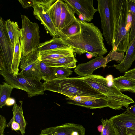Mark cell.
<instances>
[{"label":"cell","instance_id":"1","mask_svg":"<svg viewBox=\"0 0 135 135\" xmlns=\"http://www.w3.org/2000/svg\"><path fill=\"white\" fill-rule=\"evenodd\" d=\"M80 32L68 37L60 38L64 43L71 47L74 55L87 53L92 56H103L108 52L103 41L102 33L93 23L80 19Z\"/></svg>","mask_w":135,"mask_h":135},{"label":"cell","instance_id":"2","mask_svg":"<svg viewBox=\"0 0 135 135\" xmlns=\"http://www.w3.org/2000/svg\"><path fill=\"white\" fill-rule=\"evenodd\" d=\"M113 28L112 51L127 52L130 29L127 25L128 0H110Z\"/></svg>","mask_w":135,"mask_h":135},{"label":"cell","instance_id":"3","mask_svg":"<svg viewBox=\"0 0 135 135\" xmlns=\"http://www.w3.org/2000/svg\"><path fill=\"white\" fill-rule=\"evenodd\" d=\"M44 91H50L67 97L79 96L106 98L104 95L91 87L78 76L62 79L55 78L45 81Z\"/></svg>","mask_w":135,"mask_h":135},{"label":"cell","instance_id":"4","mask_svg":"<svg viewBox=\"0 0 135 135\" xmlns=\"http://www.w3.org/2000/svg\"><path fill=\"white\" fill-rule=\"evenodd\" d=\"M83 80L91 87L106 97L108 107L115 110L123 109L133 103V99L122 93L114 84L113 80L111 83L107 78L100 75L92 74L82 77Z\"/></svg>","mask_w":135,"mask_h":135},{"label":"cell","instance_id":"5","mask_svg":"<svg viewBox=\"0 0 135 135\" xmlns=\"http://www.w3.org/2000/svg\"><path fill=\"white\" fill-rule=\"evenodd\" d=\"M0 73L6 82L13 88L25 91L29 98L44 94L43 84L40 81L26 78L20 73L13 76L7 71L0 70Z\"/></svg>","mask_w":135,"mask_h":135},{"label":"cell","instance_id":"6","mask_svg":"<svg viewBox=\"0 0 135 135\" xmlns=\"http://www.w3.org/2000/svg\"><path fill=\"white\" fill-rule=\"evenodd\" d=\"M22 21V53L23 57L36 50L40 42L38 24L31 22L26 16L21 15Z\"/></svg>","mask_w":135,"mask_h":135},{"label":"cell","instance_id":"7","mask_svg":"<svg viewBox=\"0 0 135 135\" xmlns=\"http://www.w3.org/2000/svg\"><path fill=\"white\" fill-rule=\"evenodd\" d=\"M0 69L12 74L14 48L6 30L5 21L0 18Z\"/></svg>","mask_w":135,"mask_h":135},{"label":"cell","instance_id":"8","mask_svg":"<svg viewBox=\"0 0 135 135\" xmlns=\"http://www.w3.org/2000/svg\"><path fill=\"white\" fill-rule=\"evenodd\" d=\"M39 51L37 48L25 56L21 57L20 73L30 79L40 81L44 80L40 68Z\"/></svg>","mask_w":135,"mask_h":135},{"label":"cell","instance_id":"9","mask_svg":"<svg viewBox=\"0 0 135 135\" xmlns=\"http://www.w3.org/2000/svg\"><path fill=\"white\" fill-rule=\"evenodd\" d=\"M33 14L35 17L43 25L47 33L53 37H59L57 29L48 12L50 6L56 0H33Z\"/></svg>","mask_w":135,"mask_h":135},{"label":"cell","instance_id":"10","mask_svg":"<svg viewBox=\"0 0 135 135\" xmlns=\"http://www.w3.org/2000/svg\"><path fill=\"white\" fill-rule=\"evenodd\" d=\"M98 11L101 20L102 35L107 44L112 46L113 35L110 0H97Z\"/></svg>","mask_w":135,"mask_h":135},{"label":"cell","instance_id":"11","mask_svg":"<svg viewBox=\"0 0 135 135\" xmlns=\"http://www.w3.org/2000/svg\"><path fill=\"white\" fill-rule=\"evenodd\" d=\"M71 7L75 13L81 16V20L90 22L97 9L94 7L93 0H63Z\"/></svg>","mask_w":135,"mask_h":135},{"label":"cell","instance_id":"12","mask_svg":"<svg viewBox=\"0 0 135 135\" xmlns=\"http://www.w3.org/2000/svg\"><path fill=\"white\" fill-rule=\"evenodd\" d=\"M85 132L81 125L67 123L43 129L39 135H85Z\"/></svg>","mask_w":135,"mask_h":135},{"label":"cell","instance_id":"13","mask_svg":"<svg viewBox=\"0 0 135 135\" xmlns=\"http://www.w3.org/2000/svg\"><path fill=\"white\" fill-rule=\"evenodd\" d=\"M109 119L118 135H128L126 133L127 129L135 130V116L126 111Z\"/></svg>","mask_w":135,"mask_h":135},{"label":"cell","instance_id":"14","mask_svg":"<svg viewBox=\"0 0 135 135\" xmlns=\"http://www.w3.org/2000/svg\"><path fill=\"white\" fill-rule=\"evenodd\" d=\"M108 63L106 57L98 56L89 61L79 64L74 71L79 76L84 77L93 74V72L99 68H104Z\"/></svg>","mask_w":135,"mask_h":135},{"label":"cell","instance_id":"15","mask_svg":"<svg viewBox=\"0 0 135 135\" xmlns=\"http://www.w3.org/2000/svg\"><path fill=\"white\" fill-rule=\"evenodd\" d=\"M135 60V36L129 45L123 60L119 64H114L115 67L120 73L127 71Z\"/></svg>","mask_w":135,"mask_h":135},{"label":"cell","instance_id":"16","mask_svg":"<svg viewBox=\"0 0 135 135\" xmlns=\"http://www.w3.org/2000/svg\"><path fill=\"white\" fill-rule=\"evenodd\" d=\"M68 56H74L71 48L39 51V58L40 61H44Z\"/></svg>","mask_w":135,"mask_h":135},{"label":"cell","instance_id":"17","mask_svg":"<svg viewBox=\"0 0 135 135\" xmlns=\"http://www.w3.org/2000/svg\"><path fill=\"white\" fill-rule=\"evenodd\" d=\"M76 18L75 13L70 6L62 0L60 24L57 31L61 30L67 26Z\"/></svg>","mask_w":135,"mask_h":135},{"label":"cell","instance_id":"18","mask_svg":"<svg viewBox=\"0 0 135 135\" xmlns=\"http://www.w3.org/2000/svg\"><path fill=\"white\" fill-rule=\"evenodd\" d=\"M20 102L21 103L20 105H17L16 102L13 105L12 109L13 116L9 123L7 124V127H9L11 123L15 121L20 124V128L19 131L22 135H24L27 123L23 114L22 107V101H21Z\"/></svg>","mask_w":135,"mask_h":135},{"label":"cell","instance_id":"19","mask_svg":"<svg viewBox=\"0 0 135 135\" xmlns=\"http://www.w3.org/2000/svg\"><path fill=\"white\" fill-rule=\"evenodd\" d=\"M71 47L64 43L61 39L59 37H53L49 40L40 44L37 49L39 51L56 49H65Z\"/></svg>","mask_w":135,"mask_h":135},{"label":"cell","instance_id":"20","mask_svg":"<svg viewBox=\"0 0 135 135\" xmlns=\"http://www.w3.org/2000/svg\"><path fill=\"white\" fill-rule=\"evenodd\" d=\"M113 82L115 86L120 91L135 93L134 80L123 76L113 79Z\"/></svg>","mask_w":135,"mask_h":135},{"label":"cell","instance_id":"21","mask_svg":"<svg viewBox=\"0 0 135 135\" xmlns=\"http://www.w3.org/2000/svg\"><path fill=\"white\" fill-rule=\"evenodd\" d=\"M67 103L90 109L101 108L108 107L107 101L106 98H96L81 102L69 100Z\"/></svg>","mask_w":135,"mask_h":135},{"label":"cell","instance_id":"22","mask_svg":"<svg viewBox=\"0 0 135 135\" xmlns=\"http://www.w3.org/2000/svg\"><path fill=\"white\" fill-rule=\"evenodd\" d=\"M22 53V36L21 32L17 39L14 48L11 66L12 74L15 76L18 74L19 66L20 63Z\"/></svg>","mask_w":135,"mask_h":135},{"label":"cell","instance_id":"23","mask_svg":"<svg viewBox=\"0 0 135 135\" xmlns=\"http://www.w3.org/2000/svg\"><path fill=\"white\" fill-rule=\"evenodd\" d=\"M77 61L74 56H68L44 62L51 67H62L72 69L76 67Z\"/></svg>","mask_w":135,"mask_h":135},{"label":"cell","instance_id":"24","mask_svg":"<svg viewBox=\"0 0 135 135\" xmlns=\"http://www.w3.org/2000/svg\"><path fill=\"white\" fill-rule=\"evenodd\" d=\"M6 27L12 45L14 48L18 38L21 32L17 22L8 19L5 21Z\"/></svg>","mask_w":135,"mask_h":135},{"label":"cell","instance_id":"25","mask_svg":"<svg viewBox=\"0 0 135 135\" xmlns=\"http://www.w3.org/2000/svg\"><path fill=\"white\" fill-rule=\"evenodd\" d=\"M81 31L80 19L77 18L70 24L61 30L57 31L58 37L60 38L68 37L79 33Z\"/></svg>","mask_w":135,"mask_h":135},{"label":"cell","instance_id":"26","mask_svg":"<svg viewBox=\"0 0 135 135\" xmlns=\"http://www.w3.org/2000/svg\"><path fill=\"white\" fill-rule=\"evenodd\" d=\"M62 0H57L49 7L48 12L56 29L59 27L62 10Z\"/></svg>","mask_w":135,"mask_h":135},{"label":"cell","instance_id":"27","mask_svg":"<svg viewBox=\"0 0 135 135\" xmlns=\"http://www.w3.org/2000/svg\"><path fill=\"white\" fill-rule=\"evenodd\" d=\"M0 108L6 105L7 99L10 98L11 92L13 88L7 82H3L0 85Z\"/></svg>","mask_w":135,"mask_h":135},{"label":"cell","instance_id":"28","mask_svg":"<svg viewBox=\"0 0 135 135\" xmlns=\"http://www.w3.org/2000/svg\"><path fill=\"white\" fill-rule=\"evenodd\" d=\"M55 67L50 66L45 62L41 61V70L44 81L56 78L55 74Z\"/></svg>","mask_w":135,"mask_h":135},{"label":"cell","instance_id":"29","mask_svg":"<svg viewBox=\"0 0 135 135\" xmlns=\"http://www.w3.org/2000/svg\"><path fill=\"white\" fill-rule=\"evenodd\" d=\"M128 10L132 16L131 27L129 36V42L135 36V3L132 0H128Z\"/></svg>","mask_w":135,"mask_h":135},{"label":"cell","instance_id":"30","mask_svg":"<svg viewBox=\"0 0 135 135\" xmlns=\"http://www.w3.org/2000/svg\"><path fill=\"white\" fill-rule=\"evenodd\" d=\"M101 121L103 128L100 135H118L109 119H102Z\"/></svg>","mask_w":135,"mask_h":135},{"label":"cell","instance_id":"31","mask_svg":"<svg viewBox=\"0 0 135 135\" xmlns=\"http://www.w3.org/2000/svg\"><path fill=\"white\" fill-rule=\"evenodd\" d=\"M73 71L70 69L65 67H56L55 74L56 78L62 79L67 78L71 75Z\"/></svg>","mask_w":135,"mask_h":135},{"label":"cell","instance_id":"32","mask_svg":"<svg viewBox=\"0 0 135 135\" xmlns=\"http://www.w3.org/2000/svg\"><path fill=\"white\" fill-rule=\"evenodd\" d=\"M124 52H120L111 50L106 56L108 63L112 61H115L120 63L123 60Z\"/></svg>","mask_w":135,"mask_h":135},{"label":"cell","instance_id":"33","mask_svg":"<svg viewBox=\"0 0 135 135\" xmlns=\"http://www.w3.org/2000/svg\"><path fill=\"white\" fill-rule=\"evenodd\" d=\"M96 98H97L87 96H79L67 97L66 98V99L67 100H72L78 102H81L94 99Z\"/></svg>","mask_w":135,"mask_h":135},{"label":"cell","instance_id":"34","mask_svg":"<svg viewBox=\"0 0 135 135\" xmlns=\"http://www.w3.org/2000/svg\"><path fill=\"white\" fill-rule=\"evenodd\" d=\"M0 135H3L4 130L7 127L6 119L3 116L0 115Z\"/></svg>","mask_w":135,"mask_h":135},{"label":"cell","instance_id":"35","mask_svg":"<svg viewBox=\"0 0 135 135\" xmlns=\"http://www.w3.org/2000/svg\"><path fill=\"white\" fill-rule=\"evenodd\" d=\"M18 1L21 4L23 7L25 8H26L29 7H32L34 4L33 0H19Z\"/></svg>","mask_w":135,"mask_h":135},{"label":"cell","instance_id":"36","mask_svg":"<svg viewBox=\"0 0 135 135\" xmlns=\"http://www.w3.org/2000/svg\"><path fill=\"white\" fill-rule=\"evenodd\" d=\"M124 76L135 80V68L125 72Z\"/></svg>","mask_w":135,"mask_h":135},{"label":"cell","instance_id":"37","mask_svg":"<svg viewBox=\"0 0 135 135\" xmlns=\"http://www.w3.org/2000/svg\"><path fill=\"white\" fill-rule=\"evenodd\" d=\"M11 128L12 130L15 131L20 130V128L19 123L14 120L11 123Z\"/></svg>","mask_w":135,"mask_h":135},{"label":"cell","instance_id":"38","mask_svg":"<svg viewBox=\"0 0 135 135\" xmlns=\"http://www.w3.org/2000/svg\"><path fill=\"white\" fill-rule=\"evenodd\" d=\"M126 112L135 116V104L128 107Z\"/></svg>","mask_w":135,"mask_h":135},{"label":"cell","instance_id":"39","mask_svg":"<svg viewBox=\"0 0 135 135\" xmlns=\"http://www.w3.org/2000/svg\"><path fill=\"white\" fill-rule=\"evenodd\" d=\"M16 102L14 98H9L6 100L5 104L8 106H10L14 105Z\"/></svg>","mask_w":135,"mask_h":135},{"label":"cell","instance_id":"40","mask_svg":"<svg viewBox=\"0 0 135 135\" xmlns=\"http://www.w3.org/2000/svg\"><path fill=\"white\" fill-rule=\"evenodd\" d=\"M126 133L128 135H135V130L131 129H127L126 130Z\"/></svg>","mask_w":135,"mask_h":135},{"label":"cell","instance_id":"41","mask_svg":"<svg viewBox=\"0 0 135 135\" xmlns=\"http://www.w3.org/2000/svg\"><path fill=\"white\" fill-rule=\"evenodd\" d=\"M103 128V126L102 124L98 126L97 127V129L98 131L101 133L102 131Z\"/></svg>","mask_w":135,"mask_h":135},{"label":"cell","instance_id":"42","mask_svg":"<svg viewBox=\"0 0 135 135\" xmlns=\"http://www.w3.org/2000/svg\"><path fill=\"white\" fill-rule=\"evenodd\" d=\"M132 1L133 2H134L135 3V0H132Z\"/></svg>","mask_w":135,"mask_h":135}]
</instances>
